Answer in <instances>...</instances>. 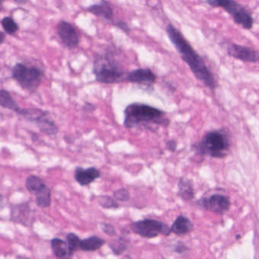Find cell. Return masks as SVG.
<instances>
[{"label": "cell", "mask_w": 259, "mask_h": 259, "mask_svg": "<svg viewBox=\"0 0 259 259\" xmlns=\"http://www.w3.org/2000/svg\"><path fill=\"white\" fill-rule=\"evenodd\" d=\"M166 32L170 42L175 47L182 60L189 65L194 76L209 89L214 91L217 87V81L202 57L196 52L183 34L173 24H167Z\"/></svg>", "instance_id": "obj_1"}, {"label": "cell", "mask_w": 259, "mask_h": 259, "mask_svg": "<svg viewBox=\"0 0 259 259\" xmlns=\"http://www.w3.org/2000/svg\"><path fill=\"white\" fill-rule=\"evenodd\" d=\"M170 125V120L166 117V113L160 109L141 103L129 104L124 110L123 126L127 129H134L150 126L163 127Z\"/></svg>", "instance_id": "obj_2"}, {"label": "cell", "mask_w": 259, "mask_h": 259, "mask_svg": "<svg viewBox=\"0 0 259 259\" xmlns=\"http://www.w3.org/2000/svg\"><path fill=\"white\" fill-rule=\"evenodd\" d=\"M231 146L228 130L225 129L207 131L201 141L192 145V149L200 157L209 156L213 158L227 157Z\"/></svg>", "instance_id": "obj_3"}, {"label": "cell", "mask_w": 259, "mask_h": 259, "mask_svg": "<svg viewBox=\"0 0 259 259\" xmlns=\"http://www.w3.org/2000/svg\"><path fill=\"white\" fill-rule=\"evenodd\" d=\"M96 81L106 84H117L125 79L126 70L112 52L97 54L93 64Z\"/></svg>", "instance_id": "obj_4"}, {"label": "cell", "mask_w": 259, "mask_h": 259, "mask_svg": "<svg viewBox=\"0 0 259 259\" xmlns=\"http://www.w3.org/2000/svg\"><path fill=\"white\" fill-rule=\"evenodd\" d=\"M206 3L214 7L225 10L233 18L236 24L243 27L244 29L251 30L254 24V19L250 11L243 5L233 0H208Z\"/></svg>", "instance_id": "obj_5"}, {"label": "cell", "mask_w": 259, "mask_h": 259, "mask_svg": "<svg viewBox=\"0 0 259 259\" xmlns=\"http://www.w3.org/2000/svg\"><path fill=\"white\" fill-rule=\"evenodd\" d=\"M11 76L19 83L23 89L34 92L41 84L43 73L39 68L18 63L12 68Z\"/></svg>", "instance_id": "obj_6"}, {"label": "cell", "mask_w": 259, "mask_h": 259, "mask_svg": "<svg viewBox=\"0 0 259 259\" xmlns=\"http://www.w3.org/2000/svg\"><path fill=\"white\" fill-rule=\"evenodd\" d=\"M133 233L144 239H154L160 235L168 237L171 234L170 227L164 222L154 219H143L131 224Z\"/></svg>", "instance_id": "obj_7"}, {"label": "cell", "mask_w": 259, "mask_h": 259, "mask_svg": "<svg viewBox=\"0 0 259 259\" xmlns=\"http://www.w3.org/2000/svg\"><path fill=\"white\" fill-rule=\"evenodd\" d=\"M197 204L198 207L207 211L223 214L229 211L231 203L227 196L222 194H214L209 197L201 198L197 201Z\"/></svg>", "instance_id": "obj_8"}, {"label": "cell", "mask_w": 259, "mask_h": 259, "mask_svg": "<svg viewBox=\"0 0 259 259\" xmlns=\"http://www.w3.org/2000/svg\"><path fill=\"white\" fill-rule=\"evenodd\" d=\"M226 51L229 57H233L236 60L245 62V63H252L257 64L259 62V53L255 51L254 49L246 46L239 45L231 42L226 44Z\"/></svg>", "instance_id": "obj_9"}, {"label": "cell", "mask_w": 259, "mask_h": 259, "mask_svg": "<svg viewBox=\"0 0 259 259\" xmlns=\"http://www.w3.org/2000/svg\"><path fill=\"white\" fill-rule=\"evenodd\" d=\"M10 217L11 221L21 225L30 227L34 223V211L30 207L28 203H21V204H13L11 206L10 211Z\"/></svg>", "instance_id": "obj_10"}, {"label": "cell", "mask_w": 259, "mask_h": 259, "mask_svg": "<svg viewBox=\"0 0 259 259\" xmlns=\"http://www.w3.org/2000/svg\"><path fill=\"white\" fill-rule=\"evenodd\" d=\"M57 34L62 43L68 49H74L78 45L79 35L74 27L65 21H61L57 26Z\"/></svg>", "instance_id": "obj_11"}, {"label": "cell", "mask_w": 259, "mask_h": 259, "mask_svg": "<svg viewBox=\"0 0 259 259\" xmlns=\"http://www.w3.org/2000/svg\"><path fill=\"white\" fill-rule=\"evenodd\" d=\"M125 80L134 84L151 87L156 82L157 76L150 68H139L127 73Z\"/></svg>", "instance_id": "obj_12"}, {"label": "cell", "mask_w": 259, "mask_h": 259, "mask_svg": "<svg viewBox=\"0 0 259 259\" xmlns=\"http://www.w3.org/2000/svg\"><path fill=\"white\" fill-rule=\"evenodd\" d=\"M101 176V172L95 167L84 169L83 167H77L74 174L75 181L81 187L88 186L97 179H99Z\"/></svg>", "instance_id": "obj_13"}, {"label": "cell", "mask_w": 259, "mask_h": 259, "mask_svg": "<svg viewBox=\"0 0 259 259\" xmlns=\"http://www.w3.org/2000/svg\"><path fill=\"white\" fill-rule=\"evenodd\" d=\"M88 11L98 18H102L105 21L112 23L114 17V8L112 5L107 1H101L99 3L90 5Z\"/></svg>", "instance_id": "obj_14"}, {"label": "cell", "mask_w": 259, "mask_h": 259, "mask_svg": "<svg viewBox=\"0 0 259 259\" xmlns=\"http://www.w3.org/2000/svg\"><path fill=\"white\" fill-rule=\"evenodd\" d=\"M34 123L38 126L40 131L47 135H54L58 133V127L50 117V113L48 111H44Z\"/></svg>", "instance_id": "obj_15"}, {"label": "cell", "mask_w": 259, "mask_h": 259, "mask_svg": "<svg viewBox=\"0 0 259 259\" xmlns=\"http://www.w3.org/2000/svg\"><path fill=\"white\" fill-rule=\"evenodd\" d=\"M51 249L54 256L59 259H71L74 253L69 248L65 240L60 238H54L51 242Z\"/></svg>", "instance_id": "obj_16"}, {"label": "cell", "mask_w": 259, "mask_h": 259, "mask_svg": "<svg viewBox=\"0 0 259 259\" xmlns=\"http://www.w3.org/2000/svg\"><path fill=\"white\" fill-rule=\"evenodd\" d=\"M193 229V223L192 220L183 215L178 216L170 227L171 233L177 236L187 235Z\"/></svg>", "instance_id": "obj_17"}, {"label": "cell", "mask_w": 259, "mask_h": 259, "mask_svg": "<svg viewBox=\"0 0 259 259\" xmlns=\"http://www.w3.org/2000/svg\"><path fill=\"white\" fill-rule=\"evenodd\" d=\"M178 195L184 201H191L194 198V190L191 180L184 177L179 180Z\"/></svg>", "instance_id": "obj_18"}, {"label": "cell", "mask_w": 259, "mask_h": 259, "mask_svg": "<svg viewBox=\"0 0 259 259\" xmlns=\"http://www.w3.org/2000/svg\"><path fill=\"white\" fill-rule=\"evenodd\" d=\"M105 243L104 239L97 236H91L81 240L79 250L84 252H95L100 250Z\"/></svg>", "instance_id": "obj_19"}, {"label": "cell", "mask_w": 259, "mask_h": 259, "mask_svg": "<svg viewBox=\"0 0 259 259\" xmlns=\"http://www.w3.org/2000/svg\"><path fill=\"white\" fill-rule=\"evenodd\" d=\"M0 106L3 108L12 110L14 112H18L20 107L18 103L15 101L12 96L6 90H0Z\"/></svg>", "instance_id": "obj_20"}, {"label": "cell", "mask_w": 259, "mask_h": 259, "mask_svg": "<svg viewBox=\"0 0 259 259\" xmlns=\"http://www.w3.org/2000/svg\"><path fill=\"white\" fill-rule=\"evenodd\" d=\"M45 182L41 177L31 175L27 178L25 182V187L27 190L31 194H36L38 192L42 190L46 187Z\"/></svg>", "instance_id": "obj_21"}, {"label": "cell", "mask_w": 259, "mask_h": 259, "mask_svg": "<svg viewBox=\"0 0 259 259\" xmlns=\"http://www.w3.org/2000/svg\"><path fill=\"white\" fill-rule=\"evenodd\" d=\"M36 195V204L41 208H47L51 204V190L46 186Z\"/></svg>", "instance_id": "obj_22"}, {"label": "cell", "mask_w": 259, "mask_h": 259, "mask_svg": "<svg viewBox=\"0 0 259 259\" xmlns=\"http://www.w3.org/2000/svg\"><path fill=\"white\" fill-rule=\"evenodd\" d=\"M2 26L4 31L8 34H14L18 30V25L11 17L7 16L2 18Z\"/></svg>", "instance_id": "obj_23"}, {"label": "cell", "mask_w": 259, "mask_h": 259, "mask_svg": "<svg viewBox=\"0 0 259 259\" xmlns=\"http://www.w3.org/2000/svg\"><path fill=\"white\" fill-rule=\"evenodd\" d=\"M97 202L104 209H117L120 207L117 201L114 198H111L110 196H99L97 198Z\"/></svg>", "instance_id": "obj_24"}, {"label": "cell", "mask_w": 259, "mask_h": 259, "mask_svg": "<svg viewBox=\"0 0 259 259\" xmlns=\"http://www.w3.org/2000/svg\"><path fill=\"white\" fill-rule=\"evenodd\" d=\"M110 248L111 249L114 255L120 256L123 253H125L126 250H127V244L126 243V240L120 237L118 240H116L115 242H113L111 244H110Z\"/></svg>", "instance_id": "obj_25"}, {"label": "cell", "mask_w": 259, "mask_h": 259, "mask_svg": "<svg viewBox=\"0 0 259 259\" xmlns=\"http://www.w3.org/2000/svg\"><path fill=\"white\" fill-rule=\"evenodd\" d=\"M81 239L75 233H69L66 236V243H68L69 248L71 249L73 253H75L77 250H79Z\"/></svg>", "instance_id": "obj_26"}, {"label": "cell", "mask_w": 259, "mask_h": 259, "mask_svg": "<svg viewBox=\"0 0 259 259\" xmlns=\"http://www.w3.org/2000/svg\"><path fill=\"white\" fill-rule=\"evenodd\" d=\"M114 198L116 201H129L130 198V194L128 190L125 188L119 189L114 192Z\"/></svg>", "instance_id": "obj_27"}, {"label": "cell", "mask_w": 259, "mask_h": 259, "mask_svg": "<svg viewBox=\"0 0 259 259\" xmlns=\"http://www.w3.org/2000/svg\"><path fill=\"white\" fill-rule=\"evenodd\" d=\"M100 227H101V230H102L103 233L110 237H114L117 234V230L112 224H108L106 222H101Z\"/></svg>", "instance_id": "obj_28"}, {"label": "cell", "mask_w": 259, "mask_h": 259, "mask_svg": "<svg viewBox=\"0 0 259 259\" xmlns=\"http://www.w3.org/2000/svg\"><path fill=\"white\" fill-rule=\"evenodd\" d=\"M174 252L177 254H184L189 251V247L187 245H185L183 242H177L175 245H174Z\"/></svg>", "instance_id": "obj_29"}, {"label": "cell", "mask_w": 259, "mask_h": 259, "mask_svg": "<svg viewBox=\"0 0 259 259\" xmlns=\"http://www.w3.org/2000/svg\"><path fill=\"white\" fill-rule=\"evenodd\" d=\"M115 25L117 28H120L121 31H124V32L127 33V34H129L131 31V28H130V25L127 24V22L124 21H118L114 24Z\"/></svg>", "instance_id": "obj_30"}, {"label": "cell", "mask_w": 259, "mask_h": 259, "mask_svg": "<svg viewBox=\"0 0 259 259\" xmlns=\"http://www.w3.org/2000/svg\"><path fill=\"white\" fill-rule=\"evenodd\" d=\"M166 147H167V149L168 151L174 152L177 149V141L174 139L168 140L166 142Z\"/></svg>", "instance_id": "obj_31"}, {"label": "cell", "mask_w": 259, "mask_h": 259, "mask_svg": "<svg viewBox=\"0 0 259 259\" xmlns=\"http://www.w3.org/2000/svg\"><path fill=\"white\" fill-rule=\"evenodd\" d=\"M95 110V107L94 104H91V103H85V104L83 107V110L86 113H92Z\"/></svg>", "instance_id": "obj_32"}, {"label": "cell", "mask_w": 259, "mask_h": 259, "mask_svg": "<svg viewBox=\"0 0 259 259\" xmlns=\"http://www.w3.org/2000/svg\"><path fill=\"white\" fill-rule=\"evenodd\" d=\"M5 36L4 34V33L1 32L0 31V44H2V43L5 41Z\"/></svg>", "instance_id": "obj_33"}, {"label": "cell", "mask_w": 259, "mask_h": 259, "mask_svg": "<svg viewBox=\"0 0 259 259\" xmlns=\"http://www.w3.org/2000/svg\"><path fill=\"white\" fill-rule=\"evenodd\" d=\"M15 3L18 4H25L27 2V1H15Z\"/></svg>", "instance_id": "obj_34"}, {"label": "cell", "mask_w": 259, "mask_h": 259, "mask_svg": "<svg viewBox=\"0 0 259 259\" xmlns=\"http://www.w3.org/2000/svg\"><path fill=\"white\" fill-rule=\"evenodd\" d=\"M2 200V194H1V193H0V201Z\"/></svg>", "instance_id": "obj_35"}, {"label": "cell", "mask_w": 259, "mask_h": 259, "mask_svg": "<svg viewBox=\"0 0 259 259\" xmlns=\"http://www.w3.org/2000/svg\"><path fill=\"white\" fill-rule=\"evenodd\" d=\"M240 237H241V236L238 235V236H237V237H236V238L239 239V238H240Z\"/></svg>", "instance_id": "obj_36"}, {"label": "cell", "mask_w": 259, "mask_h": 259, "mask_svg": "<svg viewBox=\"0 0 259 259\" xmlns=\"http://www.w3.org/2000/svg\"><path fill=\"white\" fill-rule=\"evenodd\" d=\"M27 259V258H22V259Z\"/></svg>", "instance_id": "obj_37"}, {"label": "cell", "mask_w": 259, "mask_h": 259, "mask_svg": "<svg viewBox=\"0 0 259 259\" xmlns=\"http://www.w3.org/2000/svg\"><path fill=\"white\" fill-rule=\"evenodd\" d=\"M2 2H1V1H0V6H1V5H2Z\"/></svg>", "instance_id": "obj_38"}]
</instances>
